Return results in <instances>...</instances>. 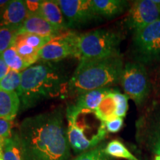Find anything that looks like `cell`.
I'll return each instance as SVG.
<instances>
[{
    "mask_svg": "<svg viewBox=\"0 0 160 160\" xmlns=\"http://www.w3.org/2000/svg\"><path fill=\"white\" fill-rule=\"evenodd\" d=\"M95 111L81 109L71 105L66 111L68 127L67 137L69 145L76 153H82L97 147L107 134L105 123L98 130H94L91 119Z\"/></svg>",
    "mask_w": 160,
    "mask_h": 160,
    "instance_id": "277c9868",
    "label": "cell"
},
{
    "mask_svg": "<svg viewBox=\"0 0 160 160\" xmlns=\"http://www.w3.org/2000/svg\"><path fill=\"white\" fill-rule=\"evenodd\" d=\"M28 17L25 1L10 0L0 13V28L18 31Z\"/></svg>",
    "mask_w": 160,
    "mask_h": 160,
    "instance_id": "7c38bea8",
    "label": "cell"
},
{
    "mask_svg": "<svg viewBox=\"0 0 160 160\" xmlns=\"http://www.w3.org/2000/svg\"><path fill=\"white\" fill-rule=\"evenodd\" d=\"M20 99L17 92L0 89V118L13 121L20 108Z\"/></svg>",
    "mask_w": 160,
    "mask_h": 160,
    "instance_id": "2e32d148",
    "label": "cell"
},
{
    "mask_svg": "<svg viewBox=\"0 0 160 160\" xmlns=\"http://www.w3.org/2000/svg\"><path fill=\"white\" fill-rule=\"evenodd\" d=\"M105 144H101L94 148L79 154L73 160H114L105 153Z\"/></svg>",
    "mask_w": 160,
    "mask_h": 160,
    "instance_id": "d4e9b609",
    "label": "cell"
},
{
    "mask_svg": "<svg viewBox=\"0 0 160 160\" xmlns=\"http://www.w3.org/2000/svg\"><path fill=\"white\" fill-rule=\"evenodd\" d=\"M154 160H160V155H156Z\"/></svg>",
    "mask_w": 160,
    "mask_h": 160,
    "instance_id": "836d02e7",
    "label": "cell"
},
{
    "mask_svg": "<svg viewBox=\"0 0 160 160\" xmlns=\"http://www.w3.org/2000/svg\"><path fill=\"white\" fill-rule=\"evenodd\" d=\"M13 121L0 118V142H5L12 137Z\"/></svg>",
    "mask_w": 160,
    "mask_h": 160,
    "instance_id": "83f0119b",
    "label": "cell"
},
{
    "mask_svg": "<svg viewBox=\"0 0 160 160\" xmlns=\"http://www.w3.org/2000/svg\"><path fill=\"white\" fill-rule=\"evenodd\" d=\"M122 40L121 33L111 29L99 28L79 33L77 59L79 61L99 59L120 55Z\"/></svg>",
    "mask_w": 160,
    "mask_h": 160,
    "instance_id": "5b68a950",
    "label": "cell"
},
{
    "mask_svg": "<svg viewBox=\"0 0 160 160\" xmlns=\"http://www.w3.org/2000/svg\"><path fill=\"white\" fill-rule=\"evenodd\" d=\"M17 37L23 42L39 51L54 38V37H43V36L30 34V33H17Z\"/></svg>",
    "mask_w": 160,
    "mask_h": 160,
    "instance_id": "cb8c5ba5",
    "label": "cell"
},
{
    "mask_svg": "<svg viewBox=\"0 0 160 160\" xmlns=\"http://www.w3.org/2000/svg\"><path fill=\"white\" fill-rule=\"evenodd\" d=\"M17 35V31L0 28V55L13 46Z\"/></svg>",
    "mask_w": 160,
    "mask_h": 160,
    "instance_id": "484cf974",
    "label": "cell"
},
{
    "mask_svg": "<svg viewBox=\"0 0 160 160\" xmlns=\"http://www.w3.org/2000/svg\"><path fill=\"white\" fill-rule=\"evenodd\" d=\"M3 160H24L19 133L13 134L4 142Z\"/></svg>",
    "mask_w": 160,
    "mask_h": 160,
    "instance_id": "d6986e66",
    "label": "cell"
},
{
    "mask_svg": "<svg viewBox=\"0 0 160 160\" xmlns=\"http://www.w3.org/2000/svg\"><path fill=\"white\" fill-rule=\"evenodd\" d=\"M137 141L146 150L160 155V103L155 104L136 123Z\"/></svg>",
    "mask_w": 160,
    "mask_h": 160,
    "instance_id": "ba28073f",
    "label": "cell"
},
{
    "mask_svg": "<svg viewBox=\"0 0 160 160\" xmlns=\"http://www.w3.org/2000/svg\"><path fill=\"white\" fill-rule=\"evenodd\" d=\"M122 86L125 94L142 106L151 93V82L145 65L137 62H127L124 66L121 77Z\"/></svg>",
    "mask_w": 160,
    "mask_h": 160,
    "instance_id": "52a82bcc",
    "label": "cell"
},
{
    "mask_svg": "<svg viewBox=\"0 0 160 160\" xmlns=\"http://www.w3.org/2000/svg\"><path fill=\"white\" fill-rule=\"evenodd\" d=\"M22 72L10 70L7 75L0 81V89L9 92H17L22 80Z\"/></svg>",
    "mask_w": 160,
    "mask_h": 160,
    "instance_id": "603a6c76",
    "label": "cell"
},
{
    "mask_svg": "<svg viewBox=\"0 0 160 160\" xmlns=\"http://www.w3.org/2000/svg\"><path fill=\"white\" fill-rule=\"evenodd\" d=\"M3 144L4 142H0V160H3Z\"/></svg>",
    "mask_w": 160,
    "mask_h": 160,
    "instance_id": "1f68e13d",
    "label": "cell"
},
{
    "mask_svg": "<svg viewBox=\"0 0 160 160\" xmlns=\"http://www.w3.org/2000/svg\"><path fill=\"white\" fill-rule=\"evenodd\" d=\"M133 53L144 65L160 62V19L133 31Z\"/></svg>",
    "mask_w": 160,
    "mask_h": 160,
    "instance_id": "8992f818",
    "label": "cell"
},
{
    "mask_svg": "<svg viewBox=\"0 0 160 160\" xmlns=\"http://www.w3.org/2000/svg\"><path fill=\"white\" fill-rule=\"evenodd\" d=\"M2 56L5 63L8 66L10 70L18 72H22L28 68L18 53L15 48L13 46L6 50Z\"/></svg>",
    "mask_w": 160,
    "mask_h": 160,
    "instance_id": "7402d4cb",
    "label": "cell"
},
{
    "mask_svg": "<svg viewBox=\"0 0 160 160\" xmlns=\"http://www.w3.org/2000/svg\"><path fill=\"white\" fill-rule=\"evenodd\" d=\"M105 153L113 158L127 160H139L136 157L124 144L118 139L112 140L105 146Z\"/></svg>",
    "mask_w": 160,
    "mask_h": 160,
    "instance_id": "44dd1931",
    "label": "cell"
},
{
    "mask_svg": "<svg viewBox=\"0 0 160 160\" xmlns=\"http://www.w3.org/2000/svg\"><path fill=\"white\" fill-rule=\"evenodd\" d=\"M10 71V68L5 63L2 56L0 55V81L7 75Z\"/></svg>",
    "mask_w": 160,
    "mask_h": 160,
    "instance_id": "4dcf8cb0",
    "label": "cell"
},
{
    "mask_svg": "<svg viewBox=\"0 0 160 160\" xmlns=\"http://www.w3.org/2000/svg\"><path fill=\"white\" fill-rule=\"evenodd\" d=\"M113 91L111 88H104L85 92L78 96L74 105L79 108L95 111L104 97Z\"/></svg>",
    "mask_w": 160,
    "mask_h": 160,
    "instance_id": "e0dca14e",
    "label": "cell"
},
{
    "mask_svg": "<svg viewBox=\"0 0 160 160\" xmlns=\"http://www.w3.org/2000/svg\"><path fill=\"white\" fill-rule=\"evenodd\" d=\"M123 118L117 117L115 119L110 120V121L105 122V128L107 131L110 133H117L122 129L123 126Z\"/></svg>",
    "mask_w": 160,
    "mask_h": 160,
    "instance_id": "f1b7e54d",
    "label": "cell"
},
{
    "mask_svg": "<svg viewBox=\"0 0 160 160\" xmlns=\"http://www.w3.org/2000/svg\"><path fill=\"white\" fill-rule=\"evenodd\" d=\"M62 12L68 28H81L99 17L93 11L91 0H54Z\"/></svg>",
    "mask_w": 160,
    "mask_h": 160,
    "instance_id": "30bf717a",
    "label": "cell"
},
{
    "mask_svg": "<svg viewBox=\"0 0 160 160\" xmlns=\"http://www.w3.org/2000/svg\"><path fill=\"white\" fill-rule=\"evenodd\" d=\"M13 47H14L28 67L39 62V50L31 47L16 37Z\"/></svg>",
    "mask_w": 160,
    "mask_h": 160,
    "instance_id": "ffe728a7",
    "label": "cell"
},
{
    "mask_svg": "<svg viewBox=\"0 0 160 160\" xmlns=\"http://www.w3.org/2000/svg\"><path fill=\"white\" fill-rule=\"evenodd\" d=\"M42 2V1H39V0H25V4L28 16L39 15Z\"/></svg>",
    "mask_w": 160,
    "mask_h": 160,
    "instance_id": "f546056e",
    "label": "cell"
},
{
    "mask_svg": "<svg viewBox=\"0 0 160 160\" xmlns=\"http://www.w3.org/2000/svg\"><path fill=\"white\" fill-rule=\"evenodd\" d=\"M39 15L60 31L65 32L68 30L67 22L62 12L54 0L42 1L40 6Z\"/></svg>",
    "mask_w": 160,
    "mask_h": 160,
    "instance_id": "9a60e30c",
    "label": "cell"
},
{
    "mask_svg": "<svg viewBox=\"0 0 160 160\" xmlns=\"http://www.w3.org/2000/svg\"><path fill=\"white\" fill-rule=\"evenodd\" d=\"M93 11L98 17L113 19L125 12L129 2L124 0H91Z\"/></svg>",
    "mask_w": 160,
    "mask_h": 160,
    "instance_id": "5bb4252c",
    "label": "cell"
},
{
    "mask_svg": "<svg viewBox=\"0 0 160 160\" xmlns=\"http://www.w3.org/2000/svg\"><path fill=\"white\" fill-rule=\"evenodd\" d=\"M79 33L64 32L52 39L39 51V61L57 62L68 57L78 58L77 39Z\"/></svg>",
    "mask_w": 160,
    "mask_h": 160,
    "instance_id": "9c48e42d",
    "label": "cell"
},
{
    "mask_svg": "<svg viewBox=\"0 0 160 160\" xmlns=\"http://www.w3.org/2000/svg\"><path fill=\"white\" fill-rule=\"evenodd\" d=\"M64 33L39 15L28 17L17 31V33H30L43 37H57Z\"/></svg>",
    "mask_w": 160,
    "mask_h": 160,
    "instance_id": "4fadbf2b",
    "label": "cell"
},
{
    "mask_svg": "<svg viewBox=\"0 0 160 160\" xmlns=\"http://www.w3.org/2000/svg\"><path fill=\"white\" fill-rule=\"evenodd\" d=\"M122 55L99 59L80 60L68 85V94L79 96L85 92L111 88L121 80L124 68Z\"/></svg>",
    "mask_w": 160,
    "mask_h": 160,
    "instance_id": "3957f363",
    "label": "cell"
},
{
    "mask_svg": "<svg viewBox=\"0 0 160 160\" xmlns=\"http://www.w3.org/2000/svg\"><path fill=\"white\" fill-rule=\"evenodd\" d=\"M8 1H6V0H0V13L2 11L4 7H5L6 4L8 3Z\"/></svg>",
    "mask_w": 160,
    "mask_h": 160,
    "instance_id": "d6a6232c",
    "label": "cell"
},
{
    "mask_svg": "<svg viewBox=\"0 0 160 160\" xmlns=\"http://www.w3.org/2000/svg\"><path fill=\"white\" fill-rule=\"evenodd\" d=\"M19 136L24 160H68L71 146L61 108L26 118Z\"/></svg>",
    "mask_w": 160,
    "mask_h": 160,
    "instance_id": "6da1fadb",
    "label": "cell"
},
{
    "mask_svg": "<svg viewBox=\"0 0 160 160\" xmlns=\"http://www.w3.org/2000/svg\"><path fill=\"white\" fill-rule=\"evenodd\" d=\"M113 96L117 107V117L124 118L128 108V98L125 94H122L119 91L115 90L113 92Z\"/></svg>",
    "mask_w": 160,
    "mask_h": 160,
    "instance_id": "4316f807",
    "label": "cell"
},
{
    "mask_svg": "<svg viewBox=\"0 0 160 160\" xmlns=\"http://www.w3.org/2000/svg\"><path fill=\"white\" fill-rule=\"evenodd\" d=\"M159 19L160 0H137L130 8L125 25L134 31Z\"/></svg>",
    "mask_w": 160,
    "mask_h": 160,
    "instance_id": "8fae6325",
    "label": "cell"
},
{
    "mask_svg": "<svg viewBox=\"0 0 160 160\" xmlns=\"http://www.w3.org/2000/svg\"><path fill=\"white\" fill-rule=\"evenodd\" d=\"M17 93L21 110L29 109L46 99L68 93L69 79L55 62H37L22 72Z\"/></svg>",
    "mask_w": 160,
    "mask_h": 160,
    "instance_id": "7a4b0ae2",
    "label": "cell"
},
{
    "mask_svg": "<svg viewBox=\"0 0 160 160\" xmlns=\"http://www.w3.org/2000/svg\"><path fill=\"white\" fill-rule=\"evenodd\" d=\"M113 91L114 90L104 97L95 111L97 118L102 122L105 123L117 117V107L113 96Z\"/></svg>",
    "mask_w": 160,
    "mask_h": 160,
    "instance_id": "ac0fdd59",
    "label": "cell"
}]
</instances>
